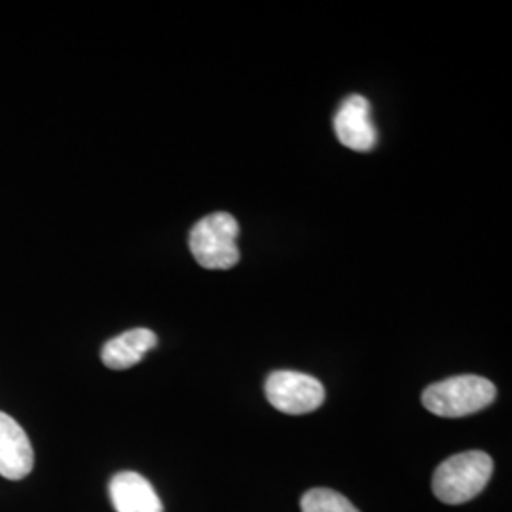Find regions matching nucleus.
I'll return each mask as SVG.
<instances>
[{
    "label": "nucleus",
    "mask_w": 512,
    "mask_h": 512,
    "mask_svg": "<svg viewBox=\"0 0 512 512\" xmlns=\"http://www.w3.org/2000/svg\"><path fill=\"white\" fill-rule=\"evenodd\" d=\"M494 473V459L469 450L442 461L433 476V492L446 505H461L480 494Z\"/></svg>",
    "instance_id": "nucleus-1"
},
{
    "label": "nucleus",
    "mask_w": 512,
    "mask_h": 512,
    "mask_svg": "<svg viewBox=\"0 0 512 512\" xmlns=\"http://www.w3.org/2000/svg\"><path fill=\"white\" fill-rule=\"evenodd\" d=\"M495 385L482 376H454L439 384L429 385L423 395V406L440 418H465L494 403Z\"/></svg>",
    "instance_id": "nucleus-2"
},
{
    "label": "nucleus",
    "mask_w": 512,
    "mask_h": 512,
    "mask_svg": "<svg viewBox=\"0 0 512 512\" xmlns=\"http://www.w3.org/2000/svg\"><path fill=\"white\" fill-rule=\"evenodd\" d=\"M239 224L228 213H213L196 222L190 251L205 270H230L239 262Z\"/></svg>",
    "instance_id": "nucleus-3"
},
{
    "label": "nucleus",
    "mask_w": 512,
    "mask_h": 512,
    "mask_svg": "<svg viewBox=\"0 0 512 512\" xmlns=\"http://www.w3.org/2000/svg\"><path fill=\"white\" fill-rule=\"evenodd\" d=\"M266 397L275 410L291 416H302L325 403V387L310 374L277 370L266 380Z\"/></svg>",
    "instance_id": "nucleus-4"
},
{
    "label": "nucleus",
    "mask_w": 512,
    "mask_h": 512,
    "mask_svg": "<svg viewBox=\"0 0 512 512\" xmlns=\"http://www.w3.org/2000/svg\"><path fill=\"white\" fill-rule=\"evenodd\" d=\"M334 131L344 147L370 152L378 143V131L370 118V103L363 95H349L334 116Z\"/></svg>",
    "instance_id": "nucleus-5"
},
{
    "label": "nucleus",
    "mask_w": 512,
    "mask_h": 512,
    "mask_svg": "<svg viewBox=\"0 0 512 512\" xmlns=\"http://www.w3.org/2000/svg\"><path fill=\"white\" fill-rule=\"evenodd\" d=\"M35 467L33 444L25 429L6 412H0V476L21 480Z\"/></svg>",
    "instance_id": "nucleus-6"
},
{
    "label": "nucleus",
    "mask_w": 512,
    "mask_h": 512,
    "mask_svg": "<svg viewBox=\"0 0 512 512\" xmlns=\"http://www.w3.org/2000/svg\"><path fill=\"white\" fill-rule=\"evenodd\" d=\"M109 494L116 512H164V505L152 484L133 471L112 476Z\"/></svg>",
    "instance_id": "nucleus-7"
},
{
    "label": "nucleus",
    "mask_w": 512,
    "mask_h": 512,
    "mask_svg": "<svg viewBox=\"0 0 512 512\" xmlns=\"http://www.w3.org/2000/svg\"><path fill=\"white\" fill-rule=\"evenodd\" d=\"M158 346V336L148 329H131L109 340L101 349V361L110 370H128L139 365L150 349Z\"/></svg>",
    "instance_id": "nucleus-8"
},
{
    "label": "nucleus",
    "mask_w": 512,
    "mask_h": 512,
    "mask_svg": "<svg viewBox=\"0 0 512 512\" xmlns=\"http://www.w3.org/2000/svg\"><path fill=\"white\" fill-rule=\"evenodd\" d=\"M300 507L302 512H359L344 495L327 488H315L306 492L300 501Z\"/></svg>",
    "instance_id": "nucleus-9"
}]
</instances>
